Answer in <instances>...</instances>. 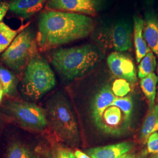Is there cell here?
<instances>
[{
  "label": "cell",
  "mask_w": 158,
  "mask_h": 158,
  "mask_svg": "<svg viewBox=\"0 0 158 158\" xmlns=\"http://www.w3.org/2000/svg\"><path fill=\"white\" fill-rule=\"evenodd\" d=\"M156 132H158V104L149 110L144 119L140 131V138L145 142L149 136Z\"/></svg>",
  "instance_id": "cell-17"
},
{
  "label": "cell",
  "mask_w": 158,
  "mask_h": 158,
  "mask_svg": "<svg viewBox=\"0 0 158 158\" xmlns=\"http://www.w3.org/2000/svg\"><path fill=\"white\" fill-rule=\"evenodd\" d=\"M95 28L90 17L73 12L47 10L40 15L36 41L46 51L86 38Z\"/></svg>",
  "instance_id": "cell-1"
},
{
  "label": "cell",
  "mask_w": 158,
  "mask_h": 158,
  "mask_svg": "<svg viewBox=\"0 0 158 158\" xmlns=\"http://www.w3.org/2000/svg\"><path fill=\"white\" fill-rule=\"evenodd\" d=\"M138 68V76L141 79L154 73L156 67V58L152 51L149 52L140 62Z\"/></svg>",
  "instance_id": "cell-20"
},
{
  "label": "cell",
  "mask_w": 158,
  "mask_h": 158,
  "mask_svg": "<svg viewBox=\"0 0 158 158\" xmlns=\"http://www.w3.org/2000/svg\"><path fill=\"white\" fill-rule=\"evenodd\" d=\"M74 155L76 158H91L88 155L85 154V153H83L79 150H77L74 152Z\"/></svg>",
  "instance_id": "cell-26"
},
{
  "label": "cell",
  "mask_w": 158,
  "mask_h": 158,
  "mask_svg": "<svg viewBox=\"0 0 158 158\" xmlns=\"http://www.w3.org/2000/svg\"><path fill=\"white\" fill-rule=\"evenodd\" d=\"M9 10V4L5 2L0 1V23L4 17L6 16L7 11Z\"/></svg>",
  "instance_id": "cell-25"
},
{
  "label": "cell",
  "mask_w": 158,
  "mask_h": 158,
  "mask_svg": "<svg viewBox=\"0 0 158 158\" xmlns=\"http://www.w3.org/2000/svg\"><path fill=\"white\" fill-rule=\"evenodd\" d=\"M0 82L6 95L11 97L16 96L19 79L13 72L1 65H0Z\"/></svg>",
  "instance_id": "cell-16"
},
{
  "label": "cell",
  "mask_w": 158,
  "mask_h": 158,
  "mask_svg": "<svg viewBox=\"0 0 158 158\" xmlns=\"http://www.w3.org/2000/svg\"><path fill=\"white\" fill-rule=\"evenodd\" d=\"M103 0H48V10L73 12L95 17L102 6Z\"/></svg>",
  "instance_id": "cell-9"
},
{
  "label": "cell",
  "mask_w": 158,
  "mask_h": 158,
  "mask_svg": "<svg viewBox=\"0 0 158 158\" xmlns=\"http://www.w3.org/2000/svg\"><path fill=\"white\" fill-rule=\"evenodd\" d=\"M44 109L48 127L57 137L69 145L77 144L80 140L79 125L67 97L60 92L55 93Z\"/></svg>",
  "instance_id": "cell-3"
},
{
  "label": "cell",
  "mask_w": 158,
  "mask_h": 158,
  "mask_svg": "<svg viewBox=\"0 0 158 158\" xmlns=\"http://www.w3.org/2000/svg\"><path fill=\"white\" fill-rule=\"evenodd\" d=\"M131 123L132 118L120 108L111 104L102 113L100 124L97 128L106 134L120 135L127 131Z\"/></svg>",
  "instance_id": "cell-7"
},
{
  "label": "cell",
  "mask_w": 158,
  "mask_h": 158,
  "mask_svg": "<svg viewBox=\"0 0 158 158\" xmlns=\"http://www.w3.org/2000/svg\"><path fill=\"white\" fill-rule=\"evenodd\" d=\"M17 35L18 31L11 28L5 23H0V54L6 51Z\"/></svg>",
  "instance_id": "cell-21"
},
{
  "label": "cell",
  "mask_w": 158,
  "mask_h": 158,
  "mask_svg": "<svg viewBox=\"0 0 158 158\" xmlns=\"http://www.w3.org/2000/svg\"><path fill=\"white\" fill-rule=\"evenodd\" d=\"M132 147L131 142H124L91 148L87 149L86 153L91 158H123L128 154Z\"/></svg>",
  "instance_id": "cell-12"
},
{
  "label": "cell",
  "mask_w": 158,
  "mask_h": 158,
  "mask_svg": "<svg viewBox=\"0 0 158 158\" xmlns=\"http://www.w3.org/2000/svg\"><path fill=\"white\" fill-rule=\"evenodd\" d=\"M56 158H76L73 153L67 149H60L57 153Z\"/></svg>",
  "instance_id": "cell-24"
},
{
  "label": "cell",
  "mask_w": 158,
  "mask_h": 158,
  "mask_svg": "<svg viewBox=\"0 0 158 158\" xmlns=\"http://www.w3.org/2000/svg\"><path fill=\"white\" fill-rule=\"evenodd\" d=\"M152 158H158V153H156V154L153 155V156Z\"/></svg>",
  "instance_id": "cell-30"
},
{
  "label": "cell",
  "mask_w": 158,
  "mask_h": 158,
  "mask_svg": "<svg viewBox=\"0 0 158 158\" xmlns=\"http://www.w3.org/2000/svg\"><path fill=\"white\" fill-rule=\"evenodd\" d=\"M6 158H41L20 141L12 142L7 148Z\"/></svg>",
  "instance_id": "cell-19"
},
{
  "label": "cell",
  "mask_w": 158,
  "mask_h": 158,
  "mask_svg": "<svg viewBox=\"0 0 158 158\" xmlns=\"http://www.w3.org/2000/svg\"><path fill=\"white\" fill-rule=\"evenodd\" d=\"M2 111L14 123L25 130L42 132L48 127L45 109L33 102L8 100Z\"/></svg>",
  "instance_id": "cell-5"
},
{
  "label": "cell",
  "mask_w": 158,
  "mask_h": 158,
  "mask_svg": "<svg viewBox=\"0 0 158 158\" xmlns=\"http://www.w3.org/2000/svg\"><path fill=\"white\" fill-rule=\"evenodd\" d=\"M156 102H158V89H157V94H156Z\"/></svg>",
  "instance_id": "cell-31"
},
{
  "label": "cell",
  "mask_w": 158,
  "mask_h": 158,
  "mask_svg": "<svg viewBox=\"0 0 158 158\" xmlns=\"http://www.w3.org/2000/svg\"><path fill=\"white\" fill-rule=\"evenodd\" d=\"M158 84V76L155 73L149 74L144 78L141 79L140 81L142 90L148 100L149 110L152 109L155 106Z\"/></svg>",
  "instance_id": "cell-18"
},
{
  "label": "cell",
  "mask_w": 158,
  "mask_h": 158,
  "mask_svg": "<svg viewBox=\"0 0 158 158\" xmlns=\"http://www.w3.org/2000/svg\"><path fill=\"white\" fill-rule=\"evenodd\" d=\"M108 68L119 79H124L130 83L137 81L135 64L130 57L121 52H114L108 55L107 59Z\"/></svg>",
  "instance_id": "cell-10"
},
{
  "label": "cell",
  "mask_w": 158,
  "mask_h": 158,
  "mask_svg": "<svg viewBox=\"0 0 158 158\" xmlns=\"http://www.w3.org/2000/svg\"><path fill=\"white\" fill-rule=\"evenodd\" d=\"M136 158L134 155L132 154H128L127 155H126L124 158Z\"/></svg>",
  "instance_id": "cell-29"
},
{
  "label": "cell",
  "mask_w": 158,
  "mask_h": 158,
  "mask_svg": "<svg viewBox=\"0 0 158 158\" xmlns=\"http://www.w3.org/2000/svg\"><path fill=\"white\" fill-rule=\"evenodd\" d=\"M102 39L108 41V46L116 52L130 50L132 46V27L130 23L119 21L108 29L102 31Z\"/></svg>",
  "instance_id": "cell-8"
},
{
  "label": "cell",
  "mask_w": 158,
  "mask_h": 158,
  "mask_svg": "<svg viewBox=\"0 0 158 158\" xmlns=\"http://www.w3.org/2000/svg\"><path fill=\"white\" fill-rule=\"evenodd\" d=\"M46 0H12L9 10L23 18H28L40 11Z\"/></svg>",
  "instance_id": "cell-15"
},
{
  "label": "cell",
  "mask_w": 158,
  "mask_h": 158,
  "mask_svg": "<svg viewBox=\"0 0 158 158\" xmlns=\"http://www.w3.org/2000/svg\"><path fill=\"white\" fill-rule=\"evenodd\" d=\"M111 89L117 97H124L131 91L130 83L124 79H117L114 81Z\"/></svg>",
  "instance_id": "cell-22"
},
{
  "label": "cell",
  "mask_w": 158,
  "mask_h": 158,
  "mask_svg": "<svg viewBox=\"0 0 158 158\" xmlns=\"http://www.w3.org/2000/svg\"><path fill=\"white\" fill-rule=\"evenodd\" d=\"M56 85L54 73L48 62L39 54L34 56L24 70L20 90L29 102H36Z\"/></svg>",
  "instance_id": "cell-4"
},
{
  "label": "cell",
  "mask_w": 158,
  "mask_h": 158,
  "mask_svg": "<svg viewBox=\"0 0 158 158\" xmlns=\"http://www.w3.org/2000/svg\"><path fill=\"white\" fill-rule=\"evenodd\" d=\"M38 48L36 36L32 29L27 28L17 35L2 53L1 59L12 72L21 73L37 54Z\"/></svg>",
  "instance_id": "cell-6"
},
{
  "label": "cell",
  "mask_w": 158,
  "mask_h": 158,
  "mask_svg": "<svg viewBox=\"0 0 158 158\" xmlns=\"http://www.w3.org/2000/svg\"><path fill=\"white\" fill-rule=\"evenodd\" d=\"M99 49L92 45L59 48L50 55L51 62L63 77L77 79L89 72L102 60Z\"/></svg>",
  "instance_id": "cell-2"
},
{
  "label": "cell",
  "mask_w": 158,
  "mask_h": 158,
  "mask_svg": "<svg viewBox=\"0 0 158 158\" xmlns=\"http://www.w3.org/2000/svg\"><path fill=\"white\" fill-rule=\"evenodd\" d=\"M143 36L148 46L158 58V15L152 11L145 15Z\"/></svg>",
  "instance_id": "cell-13"
},
{
  "label": "cell",
  "mask_w": 158,
  "mask_h": 158,
  "mask_svg": "<svg viewBox=\"0 0 158 158\" xmlns=\"http://www.w3.org/2000/svg\"><path fill=\"white\" fill-rule=\"evenodd\" d=\"M4 94V92L3 87H2V85L1 82H0V102H1L2 99V97H3Z\"/></svg>",
  "instance_id": "cell-27"
},
{
  "label": "cell",
  "mask_w": 158,
  "mask_h": 158,
  "mask_svg": "<svg viewBox=\"0 0 158 158\" xmlns=\"http://www.w3.org/2000/svg\"><path fill=\"white\" fill-rule=\"evenodd\" d=\"M145 2V4L148 6H151L153 5L155 0H144Z\"/></svg>",
  "instance_id": "cell-28"
},
{
  "label": "cell",
  "mask_w": 158,
  "mask_h": 158,
  "mask_svg": "<svg viewBox=\"0 0 158 158\" xmlns=\"http://www.w3.org/2000/svg\"><path fill=\"white\" fill-rule=\"evenodd\" d=\"M144 23V20L142 18L138 15L134 16L133 36L137 63L140 62L147 53L151 51L143 36Z\"/></svg>",
  "instance_id": "cell-14"
},
{
  "label": "cell",
  "mask_w": 158,
  "mask_h": 158,
  "mask_svg": "<svg viewBox=\"0 0 158 158\" xmlns=\"http://www.w3.org/2000/svg\"><path fill=\"white\" fill-rule=\"evenodd\" d=\"M1 127H2V122L0 118V135H1Z\"/></svg>",
  "instance_id": "cell-32"
},
{
  "label": "cell",
  "mask_w": 158,
  "mask_h": 158,
  "mask_svg": "<svg viewBox=\"0 0 158 158\" xmlns=\"http://www.w3.org/2000/svg\"><path fill=\"white\" fill-rule=\"evenodd\" d=\"M117 97L113 93L110 85H106L96 93L91 107V115L96 127L100 124L102 113L109 107Z\"/></svg>",
  "instance_id": "cell-11"
},
{
  "label": "cell",
  "mask_w": 158,
  "mask_h": 158,
  "mask_svg": "<svg viewBox=\"0 0 158 158\" xmlns=\"http://www.w3.org/2000/svg\"><path fill=\"white\" fill-rule=\"evenodd\" d=\"M147 149L149 153L153 155L158 153V132L153 133L147 141Z\"/></svg>",
  "instance_id": "cell-23"
}]
</instances>
